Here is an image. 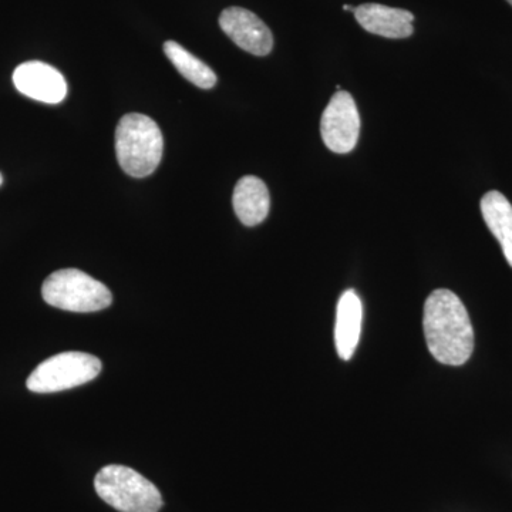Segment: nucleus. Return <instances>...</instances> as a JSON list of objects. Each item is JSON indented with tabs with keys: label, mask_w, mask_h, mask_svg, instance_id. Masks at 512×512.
Listing matches in <instances>:
<instances>
[{
	"label": "nucleus",
	"mask_w": 512,
	"mask_h": 512,
	"mask_svg": "<svg viewBox=\"0 0 512 512\" xmlns=\"http://www.w3.org/2000/svg\"><path fill=\"white\" fill-rule=\"evenodd\" d=\"M424 336L431 355L447 366H461L474 350V330L456 293L437 289L424 303Z\"/></svg>",
	"instance_id": "nucleus-1"
},
{
	"label": "nucleus",
	"mask_w": 512,
	"mask_h": 512,
	"mask_svg": "<svg viewBox=\"0 0 512 512\" xmlns=\"http://www.w3.org/2000/svg\"><path fill=\"white\" fill-rule=\"evenodd\" d=\"M164 140L153 119L140 113L126 114L116 128V154L124 173L144 178L157 170Z\"/></svg>",
	"instance_id": "nucleus-2"
},
{
	"label": "nucleus",
	"mask_w": 512,
	"mask_h": 512,
	"mask_svg": "<svg viewBox=\"0 0 512 512\" xmlns=\"http://www.w3.org/2000/svg\"><path fill=\"white\" fill-rule=\"evenodd\" d=\"M94 488L104 503L120 512H158L163 507L156 485L130 467L113 464L101 468Z\"/></svg>",
	"instance_id": "nucleus-3"
},
{
	"label": "nucleus",
	"mask_w": 512,
	"mask_h": 512,
	"mask_svg": "<svg viewBox=\"0 0 512 512\" xmlns=\"http://www.w3.org/2000/svg\"><path fill=\"white\" fill-rule=\"evenodd\" d=\"M42 295L53 308L79 313L99 312L113 302L106 285L79 269L53 272L42 286Z\"/></svg>",
	"instance_id": "nucleus-4"
},
{
	"label": "nucleus",
	"mask_w": 512,
	"mask_h": 512,
	"mask_svg": "<svg viewBox=\"0 0 512 512\" xmlns=\"http://www.w3.org/2000/svg\"><path fill=\"white\" fill-rule=\"evenodd\" d=\"M103 365L99 357L83 352H64L49 357L33 370L26 386L33 393H57L92 382Z\"/></svg>",
	"instance_id": "nucleus-5"
},
{
	"label": "nucleus",
	"mask_w": 512,
	"mask_h": 512,
	"mask_svg": "<svg viewBox=\"0 0 512 512\" xmlns=\"http://www.w3.org/2000/svg\"><path fill=\"white\" fill-rule=\"evenodd\" d=\"M323 143L336 154L355 150L360 134V116L355 100L348 92L338 90L330 99L320 120Z\"/></svg>",
	"instance_id": "nucleus-6"
},
{
	"label": "nucleus",
	"mask_w": 512,
	"mask_h": 512,
	"mask_svg": "<svg viewBox=\"0 0 512 512\" xmlns=\"http://www.w3.org/2000/svg\"><path fill=\"white\" fill-rule=\"evenodd\" d=\"M220 26L238 47L254 56H268L274 49V36L255 13L244 8H228L221 13Z\"/></svg>",
	"instance_id": "nucleus-7"
},
{
	"label": "nucleus",
	"mask_w": 512,
	"mask_h": 512,
	"mask_svg": "<svg viewBox=\"0 0 512 512\" xmlns=\"http://www.w3.org/2000/svg\"><path fill=\"white\" fill-rule=\"evenodd\" d=\"M13 84L23 96L42 103H62L67 96V83L63 74L43 62L20 64L13 73Z\"/></svg>",
	"instance_id": "nucleus-8"
},
{
	"label": "nucleus",
	"mask_w": 512,
	"mask_h": 512,
	"mask_svg": "<svg viewBox=\"0 0 512 512\" xmlns=\"http://www.w3.org/2000/svg\"><path fill=\"white\" fill-rule=\"evenodd\" d=\"M355 18L366 32L387 37V39H406L414 32V15L409 10L366 3V5L357 6Z\"/></svg>",
	"instance_id": "nucleus-9"
},
{
	"label": "nucleus",
	"mask_w": 512,
	"mask_h": 512,
	"mask_svg": "<svg viewBox=\"0 0 512 512\" xmlns=\"http://www.w3.org/2000/svg\"><path fill=\"white\" fill-rule=\"evenodd\" d=\"M363 306L359 295L349 289L340 296L336 312L335 343L340 359L349 360L355 355L362 332Z\"/></svg>",
	"instance_id": "nucleus-10"
},
{
	"label": "nucleus",
	"mask_w": 512,
	"mask_h": 512,
	"mask_svg": "<svg viewBox=\"0 0 512 512\" xmlns=\"http://www.w3.org/2000/svg\"><path fill=\"white\" fill-rule=\"evenodd\" d=\"M232 204L245 227H256L266 220L271 208L268 187L261 178L247 175L235 185Z\"/></svg>",
	"instance_id": "nucleus-11"
},
{
	"label": "nucleus",
	"mask_w": 512,
	"mask_h": 512,
	"mask_svg": "<svg viewBox=\"0 0 512 512\" xmlns=\"http://www.w3.org/2000/svg\"><path fill=\"white\" fill-rule=\"evenodd\" d=\"M481 214L491 234L500 242L512 268V205L501 192L490 191L481 200Z\"/></svg>",
	"instance_id": "nucleus-12"
},
{
	"label": "nucleus",
	"mask_w": 512,
	"mask_h": 512,
	"mask_svg": "<svg viewBox=\"0 0 512 512\" xmlns=\"http://www.w3.org/2000/svg\"><path fill=\"white\" fill-rule=\"evenodd\" d=\"M164 53L188 82L204 90H210L217 84V74L212 72L211 67H208L183 46L178 45L177 42H173V40L165 42Z\"/></svg>",
	"instance_id": "nucleus-13"
},
{
	"label": "nucleus",
	"mask_w": 512,
	"mask_h": 512,
	"mask_svg": "<svg viewBox=\"0 0 512 512\" xmlns=\"http://www.w3.org/2000/svg\"><path fill=\"white\" fill-rule=\"evenodd\" d=\"M355 9L356 8H353V6H350V5L343 6V10H346V12H353V13H355Z\"/></svg>",
	"instance_id": "nucleus-14"
},
{
	"label": "nucleus",
	"mask_w": 512,
	"mask_h": 512,
	"mask_svg": "<svg viewBox=\"0 0 512 512\" xmlns=\"http://www.w3.org/2000/svg\"><path fill=\"white\" fill-rule=\"evenodd\" d=\"M3 184V177H2V174H0V185Z\"/></svg>",
	"instance_id": "nucleus-15"
},
{
	"label": "nucleus",
	"mask_w": 512,
	"mask_h": 512,
	"mask_svg": "<svg viewBox=\"0 0 512 512\" xmlns=\"http://www.w3.org/2000/svg\"><path fill=\"white\" fill-rule=\"evenodd\" d=\"M507 2L512 6V0H507Z\"/></svg>",
	"instance_id": "nucleus-16"
}]
</instances>
